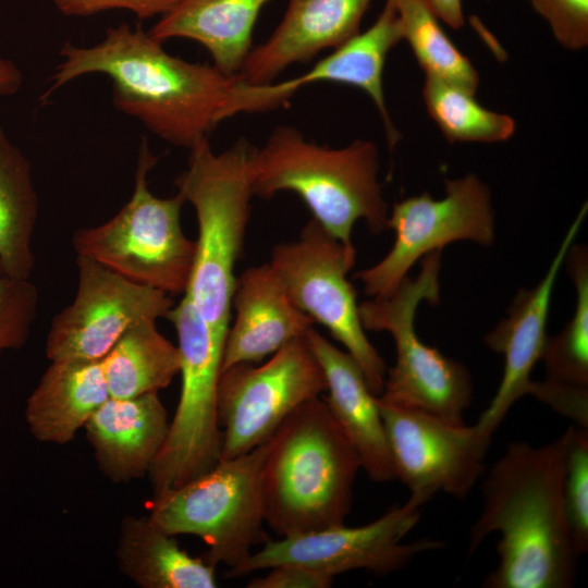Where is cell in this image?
I'll return each instance as SVG.
<instances>
[{"label":"cell","mask_w":588,"mask_h":588,"mask_svg":"<svg viewBox=\"0 0 588 588\" xmlns=\"http://www.w3.org/2000/svg\"><path fill=\"white\" fill-rule=\"evenodd\" d=\"M444 189L441 199L422 193L394 204L387 224L395 234L392 248L379 262L354 275L368 296L391 295L417 260L451 243H493L494 219L488 186L475 174H467L446 179Z\"/></svg>","instance_id":"12"},{"label":"cell","mask_w":588,"mask_h":588,"mask_svg":"<svg viewBox=\"0 0 588 588\" xmlns=\"http://www.w3.org/2000/svg\"><path fill=\"white\" fill-rule=\"evenodd\" d=\"M378 404L395 478L407 487L409 499L422 506L439 492L467 495L483 474L487 452L473 427L379 399Z\"/></svg>","instance_id":"15"},{"label":"cell","mask_w":588,"mask_h":588,"mask_svg":"<svg viewBox=\"0 0 588 588\" xmlns=\"http://www.w3.org/2000/svg\"><path fill=\"white\" fill-rule=\"evenodd\" d=\"M109 397L101 360H53L26 401L25 420L36 440L63 445Z\"/></svg>","instance_id":"22"},{"label":"cell","mask_w":588,"mask_h":588,"mask_svg":"<svg viewBox=\"0 0 588 588\" xmlns=\"http://www.w3.org/2000/svg\"><path fill=\"white\" fill-rule=\"evenodd\" d=\"M376 145L356 139L342 148L309 142L295 127H275L250 159L254 196L297 194L315 219L344 245L353 247L352 231L365 220L373 234L388 230L389 207L378 181Z\"/></svg>","instance_id":"4"},{"label":"cell","mask_w":588,"mask_h":588,"mask_svg":"<svg viewBox=\"0 0 588 588\" xmlns=\"http://www.w3.org/2000/svg\"><path fill=\"white\" fill-rule=\"evenodd\" d=\"M269 448L270 439L245 454L220 460L176 488L154 493L147 514L171 535L199 537L210 564L237 567L267 539L262 470Z\"/></svg>","instance_id":"8"},{"label":"cell","mask_w":588,"mask_h":588,"mask_svg":"<svg viewBox=\"0 0 588 588\" xmlns=\"http://www.w3.org/2000/svg\"><path fill=\"white\" fill-rule=\"evenodd\" d=\"M62 14L88 16L109 10H126L138 19L162 16L180 0H49Z\"/></svg>","instance_id":"33"},{"label":"cell","mask_w":588,"mask_h":588,"mask_svg":"<svg viewBox=\"0 0 588 588\" xmlns=\"http://www.w3.org/2000/svg\"><path fill=\"white\" fill-rule=\"evenodd\" d=\"M402 40L394 0H387L376 22L358 33L303 74L278 83L254 85L238 78L224 107L223 120L237 113L278 109L301 88L319 82L358 87L369 95L383 122L393 148L401 138L388 112L383 93V69L389 51Z\"/></svg>","instance_id":"16"},{"label":"cell","mask_w":588,"mask_h":588,"mask_svg":"<svg viewBox=\"0 0 588 588\" xmlns=\"http://www.w3.org/2000/svg\"><path fill=\"white\" fill-rule=\"evenodd\" d=\"M394 2L402 40L408 42L426 75L475 95L478 72L445 34L428 0Z\"/></svg>","instance_id":"27"},{"label":"cell","mask_w":588,"mask_h":588,"mask_svg":"<svg viewBox=\"0 0 588 588\" xmlns=\"http://www.w3.org/2000/svg\"><path fill=\"white\" fill-rule=\"evenodd\" d=\"M168 413L158 392L106 400L84 428L101 474L120 483L143 478L169 432Z\"/></svg>","instance_id":"21"},{"label":"cell","mask_w":588,"mask_h":588,"mask_svg":"<svg viewBox=\"0 0 588 588\" xmlns=\"http://www.w3.org/2000/svg\"><path fill=\"white\" fill-rule=\"evenodd\" d=\"M360 468L323 397L304 403L270 438L262 470L265 522L279 537L344 524Z\"/></svg>","instance_id":"3"},{"label":"cell","mask_w":588,"mask_h":588,"mask_svg":"<svg viewBox=\"0 0 588 588\" xmlns=\"http://www.w3.org/2000/svg\"><path fill=\"white\" fill-rule=\"evenodd\" d=\"M231 308L235 319L226 333L221 371L262 360L306 335L315 323L294 304L270 264L250 267L235 279Z\"/></svg>","instance_id":"19"},{"label":"cell","mask_w":588,"mask_h":588,"mask_svg":"<svg viewBox=\"0 0 588 588\" xmlns=\"http://www.w3.org/2000/svg\"><path fill=\"white\" fill-rule=\"evenodd\" d=\"M421 505L408 500L391 507L378 519L358 527L344 524L280 539H266L259 551L250 553L231 577L268 569L281 563H297L335 577L353 569H367L383 576L406 566L418 554L438 550L439 540L404 542L417 525Z\"/></svg>","instance_id":"13"},{"label":"cell","mask_w":588,"mask_h":588,"mask_svg":"<svg viewBox=\"0 0 588 588\" xmlns=\"http://www.w3.org/2000/svg\"><path fill=\"white\" fill-rule=\"evenodd\" d=\"M74 299L54 316L46 338L50 362L101 360L123 332L143 319L166 317L170 295L135 283L101 264L77 255Z\"/></svg>","instance_id":"14"},{"label":"cell","mask_w":588,"mask_h":588,"mask_svg":"<svg viewBox=\"0 0 588 588\" xmlns=\"http://www.w3.org/2000/svg\"><path fill=\"white\" fill-rule=\"evenodd\" d=\"M563 498L575 547L580 555L588 550V431L568 427Z\"/></svg>","instance_id":"30"},{"label":"cell","mask_w":588,"mask_h":588,"mask_svg":"<svg viewBox=\"0 0 588 588\" xmlns=\"http://www.w3.org/2000/svg\"><path fill=\"white\" fill-rule=\"evenodd\" d=\"M306 340L326 378L323 400L357 452L362 468L377 482L396 479L378 399L360 366L314 328Z\"/></svg>","instance_id":"20"},{"label":"cell","mask_w":588,"mask_h":588,"mask_svg":"<svg viewBox=\"0 0 588 588\" xmlns=\"http://www.w3.org/2000/svg\"><path fill=\"white\" fill-rule=\"evenodd\" d=\"M162 44L125 23L108 28L94 46L66 42L41 100L77 77L106 75L117 110L163 140L191 150L208 140L223 121L224 107L240 76L172 56Z\"/></svg>","instance_id":"2"},{"label":"cell","mask_w":588,"mask_h":588,"mask_svg":"<svg viewBox=\"0 0 588 588\" xmlns=\"http://www.w3.org/2000/svg\"><path fill=\"white\" fill-rule=\"evenodd\" d=\"M528 1L564 48L579 50L587 46L588 0Z\"/></svg>","instance_id":"32"},{"label":"cell","mask_w":588,"mask_h":588,"mask_svg":"<svg viewBox=\"0 0 588 588\" xmlns=\"http://www.w3.org/2000/svg\"><path fill=\"white\" fill-rule=\"evenodd\" d=\"M156 162L144 139L130 200L108 221L75 231L72 245L77 255L135 283L169 295L184 294L196 242L182 230L181 211L186 203L182 193L160 198L149 191L147 175Z\"/></svg>","instance_id":"7"},{"label":"cell","mask_w":588,"mask_h":588,"mask_svg":"<svg viewBox=\"0 0 588 588\" xmlns=\"http://www.w3.org/2000/svg\"><path fill=\"white\" fill-rule=\"evenodd\" d=\"M355 260L354 246L344 245L311 218L296 241L273 247L270 265L294 304L346 348L379 396L387 369L365 333L356 291L346 277Z\"/></svg>","instance_id":"10"},{"label":"cell","mask_w":588,"mask_h":588,"mask_svg":"<svg viewBox=\"0 0 588 588\" xmlns=\"http://www.w3.org/2000/svg\"><path fill=\"white\" fill-rule=\"evenodd\" d=\"M245 138L213 152L205 140L191 149L187 169L176 179L177 192L195 209L198 238L186 295L211 332L225 341L230 328L234 269L250 215V159Z\"/></svg>","instance_id":"5"},{"label":"cell","mask_w":588,"mask_h":588,"mask_svg":"<svg viewBox=\"0 0 588 588\" xmlns=\"http://www.w3.org/2000/svg\"><path fill=\"white\" fill-rule=\"evenodd\" d=\"M120 571L142 588H215L216 566L183 550L148 514L125 516L117 544Z\"/></svg>","instance_id":"24"},{"label":"cell","mask_w":588,"mask_h":588,"mask_svg":"<svg viewBox=\"0 0 588 588\" xmlns=\"http://www.w3.org/2000/svg\"><path fill=\"white\" fill-rule=\"evenodd\" d=\"M156 321L143 319L131 324L101 359L110 397L158 392L179 375L177 345L158 331Z\"/></svg>","instance_id":"26"},{"label":"cell","mask_w":588,"mask_h":588,"mask_svg":"<svg viewBox=\"0 0 588 588\" xmlns=\"http://www.w3.org/2000/svg\"><path fill=\"white\" fill-rule=\"evenodd\" d=\"M441 254H427L415 279L404 278L391 295L363 302L358 309L365 330L387 331L395 343L396 360L385 375L379 401L465 425L464 414L473 395L469 371L421 342L414 327L422 301L431 305L440 302Z\"/></svg>","instance_id":"6"},{"label":"cell","mask_w":588,"mask_h":588,"mask_svg":"<svg viewBox=\"0 0 588 588\" xmlns=\"http://www.w3.org/2000/svg\"><path fill=\"white\" fill-rule=\"evenodd\" d=\"M422 97L430 118L451 143H494L515 132L512 117L491 111L474 95L433 76L426 75Z\"/></svg>","instance_id":"28"},{"label":"cell","mask_w":588,"mask_h":588,"mask_svg":"<svg viewBox=\"0 0 588 588\" xmlns=\"http://www.w3.org/2000/svg\"><path fill=\"white\" fill-rule=\"evenodd\" d=\"M437 17L454 29L464 23L463 0H428Z\"/></svg>","instance_id":"36"},{"label":"cell","mask_w":588,"mask_h":588,"mask_svg":"<svg viewBox=\"0 0 588 588\" xmlns=\"http://www.w3.org/2000/svg\"><path fill=\"white\" fill-rule=\"evenodd\" d=\"M164 318L177 335L181 393L164 444L148 474L154 493L209 470L222 451L217 392L224 341L211 332L186 295Z\"/></svg>","instance_id":"9"},{"label":"cell","mask_w":588,"mask_h":588,"mask_svg":"<svg viewBox=\"0 0 588 588\" xmlns=\"http://www.w3.org/2000/svg\"><path fill=\"white\" fill-rule=\"evenodd\" d=\"M584 204L568 228L549 269L531 290H520L507 314L485 338L487 345L504 356V369L495 395L473 426L480 445L488 450L491 438L510 408L529 394L530 373L541 358L547 336V321L555 281L567 252L587 213Z\"/></svg>","instance_id":"17"},{"label":"cell","mask_w":588,"mask_h":588,"mask_svg":"<svg viewBox=\"0 0 588 588\" xmlns=\"http://www.w3.org/2000/svg\"><path fill=\"white\" fill-rule=\"evenodd\" d=\"M38 211L30 162L0 126V274L30 279Z\"/></svg>","instance_id":"25"},{"label":"cell","mask_w":588,"mask_h":588,"mask_svg":"<svg viewBox=\"0 0 588 588\" xmlns=\"http://www.w3.org/2000/svg\"><path fill=\"white\" fill-rule=\"evenodd\" d=\"M23 84V74L10 59L0 56V97L14 95Z\"/></svg>","instance_id":"37"},{"label":"cell","mask_w":588,"mask_h":588,"mask_svg":"<svg viewBox=\"0 0 588 588\" xmlns=\"http://www.w3.org/2000/svg\"><path fill=\"white\" fill-rule=\"evenodd\" d=\"M565 261L576 287V308L560 334L548 338L541 358L547 380L588 388V252L571 245Z\"/></svg>","instance_id":"29"},{"label":"cell","mask_w":588,"mask_h":588,"mask_svg":"<svg viewBox=\"0 0 588 588\" xmlns=\"http://www.w3.org/2000/svg\"><path fill=\"white\" fill-rule=\"evenodd\" d=\"M529 394L571 418L575 426L588 427V388H579L544 380L532 382Z\"/></svg>","instance_id":"34"},{"label":"cell","mask_w":588,"mask_h":588,"mask_svg":"<svg viewBox=\"0 0 588 588\" xmlns=\"http://www.w3.org/2000/svg\"><path fill=\"white\" fill-rule=\"evenodd\" d=\"M326 389L323 371L306 335L284 344L262 365L242 363L222 370L217 392L220 460L267 442L296 408Z\"/></svg>","instance_id":"11"},{"label":"cell","mask_w":588,"mask_h":588,"mask_svg":"<svg viewBox=\"0 0 588 588\" xmlns=\"http://www.w3.org/2000/svg\"><path fill=\"white\" fill-rule=\"evenodd\" d=\"M248 581V588H328L333 577L297 563H281Z\"/></svg>","instance_id":"35"},{"label":"cell","mask_w":588,"mask_h":588,"mask_svg":"<svg viewBox=\"0 0 588 588\" xmlns=\"http://www.w3.org/2000/svg\"><path fill=\"white\" fill-rule=\"evenodd\" d=\"M270 0H180L147 30L160 42L185 38L200 44L213 65L238 74L250 52L254 26Z\"/></svg>","instance_id":"23"},{"label":"cell","mask_w":588,"mask_h":588,"mask_svg":"<svg viewBox=\"0 0 588 588\" xmlns=\"http://www.w3.org/2000/svg\"><path fill=\"white\" fill-rule=\"evenodd\" d=\"M568 428L550 443L512 442L482 483L483 505L469 530L470 555L493 532L499 562L488 588H568L578 553L563 498Z\"/></svg>","instance_id":"1"},{"label":"cell","mask_w":588,"mask_h":588,"mask_svg":"<svg viewBox=\"0 0 588 588\" xmlns=\"http://www.w3.org/2000/svg\"><path fill=\"white\" fill-rule=\"evenodd\" d=\"M371 0H290L274 32L253 47L238 75L248 84L273 82L294 63L341 46L359 33Z\"/></svg>","instance_id":"18"},{"label":"cell","mask_w":588,"mask_h":588,"mask_svg":"<svg viewBox=\"0 0 588 588\" xmlns=\"http://www.w3.org/2000/svg\"><path fill=\"white\" fill-rule=\"evenodd\" d=\"M38 299L30 279L0 274V356L24 346L36 319Z\"/></svg>","instance_id":"31"}]
</instances>
